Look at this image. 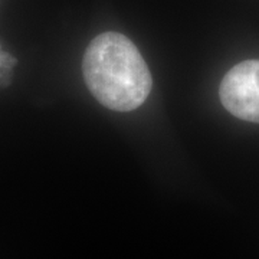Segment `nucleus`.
<instances>
[{"label": "nucleus", "mask_w": 259, "mask_h": 259, "mask_svg": "<svg viewBox=\"0 0 259 259\" xmlns=\"http://www.w3.org/2000/svg\"><path fill=\"white\" fill-rule=\"evenodd\" d=\"M219 98L232 115L259 122V61L235 65L221 82Z\"/></svg>", "instance_id": "obj_2"}, {"label": "nucleus", "mask_w": 259, "mask_h": 259, "mask_svg": "<svg viewBox=\"0 0 259 259\" xmlns=\"http://www.w3.org/2000/svg\"><path fill=\"white\" fill-rule=\"evenodd\" d=\"M16 64V58L10 55L9 52H5L0 47V88H5L12 82V74Z\"/></svg>", "instance_id": "obj_3"}, {"label": "nucleus", "mask_w": 259, "mask_h": 259, "mask_svg": "<svg viewBox=\"0 0 259 259\" xmlns=\"http://www.w3.org/2000/svg\"><path fill=\"white\" fill-rule=\"evenodd\" d=\"M82 72L91 94L114 111L137 110L153 87L150 69L137 47L117 32L94 37L83 55Z\"/></svg>", "instance_id": "obj_1"}]
</instances>
